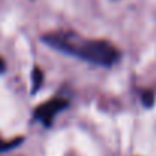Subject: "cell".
Segmentation results:
<instances>
[{"label":"cell","mask_w":156,"mask_h":156,"mask_svg":"<svg viewBox=\"0 0 156 156\" xmlns=\"http://www.w3.org/2000/svg\"><path fill=\"white\" fill-rule=\"evenodd\" d=\"M69 106V101L64 100V98H52L46 103H43L41 106H38L35 110H34V118L37 121H40L43 126L46 127H51L55 116L64 110L66 107Z\"/></svg>","instance_id":"obj_2"},{"label":"cell","mask_w":156,"mask_h":156,"mask_svg":"<svg viewBox=\"0 0 156 156\" xmlns=\"http://www.w3.org/2000/svg\"><path fill=\"white\" fill-rule=\"evenodd\" d=\"M43 41L49 48L64 55L80 58L103 67H112L121 58V52L113 43L100 38H83L72 31L44 34Z\"/></svg>","instance_id":"obj_1"},{"label":"cell","mask_w":156,"mask_h":156,"mask_svg":"<svg viewBox=\"0 0 156 156\" xmlns=\"http://www.w3.org/2000/svg\"><path fill=\"white\" fill-rule=\"evenodd\" d=\"M141 100H142V104H144L145 107H151L153 103H154V94L150 92V90H145V92H142Z\"/></svg>","instance_id":"obj_5"},{"label":"cell","mask_w":156,"mask_h":156,"mask_svg":"<svg viewBox=\"0 0 156 156\" xmlns=\"http://www.w3.org/2000/svg\"><path fill=\"white\" fill-rule=\"evenodd\" d=\"M43 80H44V73L40 67H34L32 70V94H35L41 84H43Z\"/></svg>","instance_id":"obj_3"},{"label":"cell","mask_w":156,"mask_h":156,"mask_svg":"<svg viewBox=\"0 0 156 156\" xmlns=\"http://www.w3.org/2000/svg\"><path fill=\"white\" fill-rule=\"evenodd\" d=\"M5 70H6V61L0 57V73H5Z\"/></svg>","instance_id":"obj_6"},{"label":"cell","mask_w":156,"mask_h":156,"mask_svg":"<svg viewBox=\"0 0 156 156\" xmlns=\"http://www.w3.org/2000/svg\"><path fill=\"white\" fill-rule=\"evenodd\" d=\"M22 141H23V138H17L16 141H3L2 138H0V151H6L9 148H14L19 144H22Z\"/></svg>","instance_id":"obj_4"}]
</instances>
